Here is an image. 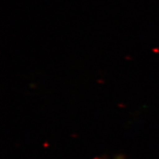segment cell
Listing matches in <instances>:
<instances>
[{
	"label": "cell",
	"instance_id": "1",
	"mask_svg": "<svg viewBox=\"0 0 159 159\" xmlns=\"http://www.w3.org/2000/svg\"><path fill=\"white\" fill-rule=\"evenodd\" d=\"M113 159H124V157L123 156H118V157H114Z\"/></svg>",
	"mask_w": 159,
	"mask_h": 159
}]
</instances>
